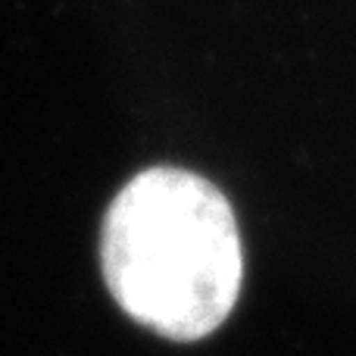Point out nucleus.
I'll list each match as a JSON object with an SVG mask.
<instances>
[{
	"mask_svg": "<svg viewBox=\"0 0 356 356\" xmlns=\"http://www.w3.org/2000/svg\"><path fill=\"white\" fill-rule=\"evenodd\" d=\"M100 269L125 316L169 341H200L234 309L244 253L232 203L188 169H144L113 197Z\"/></svg>",
	"mask_w": 356,
	"mask_h": 356,
	"instance_id": "nucleus-1",
	"label": "nucleus"
}]
</instances>
